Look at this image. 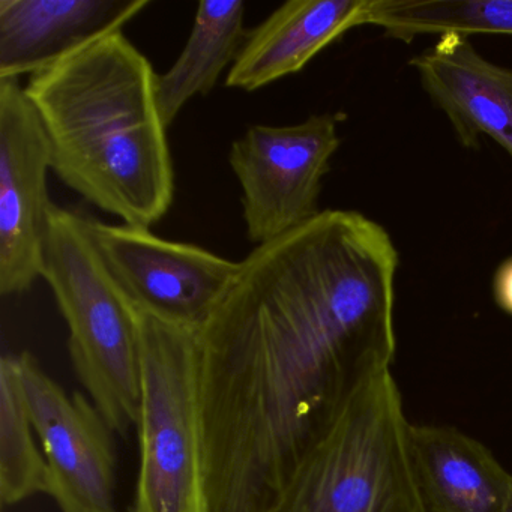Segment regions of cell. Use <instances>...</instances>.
<instances>
[{"mask_svg":"<svg viewBox=\"0 0 512 512\" xmlns=\"http://www.w3.org/2000/svg\"><path fill=\"white\" fill-rule=\"evenodd\" d=\"M29 415L61 512H118L115 431L82 392L68 394L31 352L19 353Z\"/></svg>","mask_w":512,"mask_h":512,"instance_id":"8","label":"cell"},{"mask_svg":"<svg viewBox=\"0 0 512 512\" xmlns=\"http://www.w3.org/2000/svg\"><path fill=\"white\" fill-rule=\"evenodd\" d=\"M494 299L505 313L512 316V257L497 268L493 281Z\"/></svg>","mask_w":512,"mask_h":512,"instance_id":"17","label":"cell"},{"mask_svg":"<svg viewBox=\"0 0 512 512\" xmlns=\"http://www.w3.org/2000/svg\"><path fill=\"white\" fill-rule=\"evenodd\" d=\"M364 25L398 40L418 35H512V0H368Z\"/></svg>","mask_w":512,"mask_h":512,"instance_id":"15","label":"cell"},{"mask_svg":"<svg viewBox=\"0 0 512 512\" xmlns=\"http://www.w3.org/2000/svg\"><path fill=\"white\" fill-rule=\"evenodd\" d=\"M86 227L109 274L139 313L199 332L238 277L241 262L205 248L167 241L151 229L107 224L86 215Z\"/></svg>","mask_w":512,"mask_h":512,"instance_id":"7","label":"cell"},{"mask_svg":"<svg viewBox=\"0 0 512 512\" xmlns=\"http://www.w3.org/2000/svg\"><path fill=\"white\" fill-rule=\"evenodd\" d=\"M157 73L125 37L107 35L29 77L52 170L122 224L151 229L169 212L175 170L158 110Z\"/></svg>","mask_w":512,"mask_h":512,"instance_id":"2","label":"cell"},{"mask_svg":"<svg viewBox=\"0 0 512 512\" xmlns=\"http://www.w3.org/2000/svg\"><path fill=\"white\" fill-rule=\"evenodd\" d=\"M409 454L427 512H503L512 475L478 440L452 427H409Z\"/></svg>","mask_w":512,"mask_h":512,"instance_id":"13","label":"cell"},{"mask_svg":"<svg viewBox=\"0 0 512 512\" xmlns=\"http://www.w3.org/2000/svg\"><path fill=\"white\" fill-rule=\"evenodd\" d=\"M409 427L391 370L382 371L311 449L271 512H427Z\"/></svg>","mask_w":512,"mask_h":512,"instance_id":"4","label":"cell"},{"mask_svg":"<svg viewBox=\"0 0 512 512\" xmlns=\"http://www.w3.org/2000/svg\"><path fill=\"white\" fill-rule=\"evenodd\" d=\"M139 472L131 512H205L197 332L139 313Z\"/></svg>","mask_w":512,"mask_h":512,"instance_id":"5","label":"cell"},{"mask_svg":"<svg viewBox=\"0 0 512 512\" xmlns=\"http://www.w3.org/2000/svg\"><path fill=\"white\" fill-rule=\"evenodd\" d=\"M503 512H512V493L511 497H509L508 505H506L505 511Z\"/></svg>","mask_w":512,"mask_h":512,"instance_id":"18","label":"cell"},{"mask_svg":"<svg viewBox=\"0 0 512 512\" xmlns=\"http://www.w3.org/2000/svg\"><path fill=\"white\" fill-rule=\"evenodd\" d=\"M52 152L20 79H0V293L28 292L43 277L53 203Z\"/></svg>","mask_w":512,"mask_h":512,"instance_id":"9","label":"cell"},{"mask_svg":"<svg viewBox=\"0 0 512 512\" xmlns=\"http://www.w3.org/2000/svg\"><path fill=\"white\" fill-rule=\"evenodd\" d=\"M244 20L242 0L200 2L184 50L155 80L158 110L167 128L194 97L211 94L221 74L232 67L247 35Z\"/></svg>","mask_w":512,"mask_h":512,"instance_id":"14","label":"cell"},{"mask_svg":"<svg viewBox=\"0 0 512 512\" xmlns=\"http://www.w3.org/2000/svg\"><path fill=\"white\" fill-rule=\"evenodd\" d=\"M412 65L461 145L476 148L488 136L512 158L511 68L491 64L461 35H443Z\"/></svg>","mask_w":512,"mask_h":512,"instance_id":"11","label":"cell"},{"mask_svg":"<svg viewBox=\"0 0 512 512\" xmlns=\"http://www.w3.org/2000/svg\"><path fill=\"white\" fill-rule=\"evenodd\" d=\"M149 0H0V79L35 76L122 32Z\"/></svg>","mask_w":512,"mask_h":512,"instance_id":"10","label":"cell"},{"mask_svg":"<svg viewBox=\"0 0 512 512\" xmlns=\"http://www.w3.org/2000/svg\"><path fill=\"white\" fill-rule=\"evenodd\" d=\"M43 278L67 322L77 379L112 430L136 427L142 385L139 311L107 271L86 215L53 205Z\"/></svg>","mask_w":512,"mask_h":512,"instance_id":"3","label":"cell"},{"mask_svg":"<svg viewBox=\"0 0 512 512\" xmlns=\"http://www.w3.org/2000/svg\"><path fill=\"white\" fill-rule=\"evenodd\" d=\"M23 389L19 353L0 359V500L19 505L47 491V461L38 446Z\"/></svg>","mask_w":512,"mask_h":512,"instance_id":"16","label":"cell"},{"mask_svg":"<svg viewBox=\"0 0 512 512\" xmlns=\"http://www.w3.org/2000/svg\"><path fill=\"white\" fill-rule=\"evenodd\" d=\"M338 116L286 127L254 125L232 143L229 164L242 190L251 244H268L319 215L323 176L340 146Z\"/></svg>","mask_w":512,"mask_h":512,"instance_id":"6","label":"cell"},{"mask_svg":"<svg viewBox=\"0 0 512 512\" xmlns=\"http://www.w3.org/2000/svg\"><path fill=\"white\" fill-rule=\"evenodd\" d=\"M398 253L376 221L322 211L254 248L197 332L205 512H271L395 353Z\"/></svg>","mask_w":512,"mask_h":512,"instance_id":"1","label":"cell"},{"mask_svg":"<svg viewBox=\"0 0 512 512\" xmlns=\"http://www.w3.org/2000/svg\"><path fill=\"white\" fill-rule=\"evenodd\" d=\"M368 0H290L247 31L227 88L253 92L307 67L329 44L364 25Z\"/></svg>","mask_w":512,"mask_h":512,"instance_id":"12","label":"cell"}]
</instances>
